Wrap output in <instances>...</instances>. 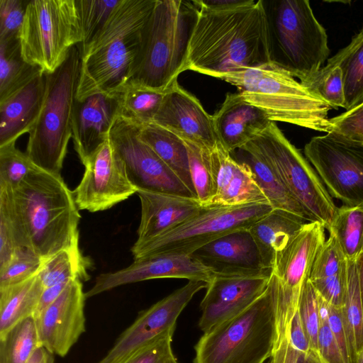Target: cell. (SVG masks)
Returning a JSON list of instances; mask_svg holds the SVG:
<instances>
[{
  "label": "cell",
  "mask_w": 363,
  "mask_h": 363,
  "mask_svg": "<svg viewBox=\"0 0 363 363\" xmlns=\"http://www.w3.org/2000/svg\"><path fill=\"white\" fill-rule=\"evenodd\" d=\"M12 194L29 248L44 261L79 245L81 216L60 174L36 167Z\"/></svg>",
  "instance_id": "obj_3"
},
{
  "label": "cell",
  "mask_w": 363,
  "mask_h": 363,
  "mask_svg": "<svg viewBox=\"0 0 363 363\" xmlns=\"http://www.w3.org/2000/svg\"><path fill=\"white\" fill-rule=\"evenodd\" d=\"M238 161L246 163L274 209L292 213L309 222L298 201L251 142L238 149Z\"/></svg>",
  "instance_id": "obj_29"
},
{
  "label": "cell",
  "mask_w": 363,
  "mask_h": 363,
  "mask_svg": "<svg viewBox=\"0 0 363 363\" xmlns=\"http://www.w3.org/2000/svg\"><path fill=\"white\" fill-rule=\"evenodd\" d=\"M292 213L273 209L248 229L259 252L263 269H273L277 254L281 251L306 223Z\"/></svg>",
  "instance_id": "obj_28"
},
{
  "label": "cell",
  "mask_w": 363,
  "mask_h": 363,
  "mask_svg": "<svg viewBox=\"0 0 363 363\" xmlns=\"http://www.w3.org/2000/svg\"><path fill=\"white\" fill-rule=\"evenodd\" d=\"M356 363H363V347L358 355L357 360Z\"/></svg>",
  "instance_id": "obj_56"
},
{
  "label": "cell",
  "mask_w": 363,
  "mask_h": 363,
  "mask_svg": "<svg viewBox=\"0 0 363 363\" xmlns=\"http://www.w3.org/2000/svg\"><path fill=\"white\" fill-rule=\"evenodd\" d=\"M24 248L30 249L15 208L12 190L0 188V269Z\"/></svg>",
  "instance_id": "obj_36"
},
{
  "label": "cell",
  "mask_w": 363,
  "mask_h": 363,
  "mask_svg": "<svg viewBox=\"0 0 363 363\" xmlns=\"http://www.w3.org/2000/svg\"><path fill=\"white\" fill-rule=\"evenodd\" d=\"M357 270L361 298L363 306V255L357 260Z\"/></svg>",
  "instance_id": "obj_55"
},
{
  "label": "cell",
  "mask_w": 363,
  "mask_h": 363,
  "mask_svg": "<svg viewBox=\"0 0 363 363\" xmlns=\"http://www.w3.org/2000/svg\"><path fill=\"white\" fill-rule=\"evenodd\" d=\"M332 131L363 143V103L356 108L330 118Z\"/></svg>",
  "instance_id": "obj_47"
},
{
  "label": "cell",
  "mask_w": 363,
  "mask_h": 363,
  "mask_svg": "<svg viewBox=\"0 0 363 363\" xmlns=\"http://www.w3.org/2000/svg\"><path fill=\"white\" fill-rule=\"evenodd\" d=\"M347 262V289L341 313L348 341L350 363H356L363 347V306L356 262Z\"/></svg>",
  "instance_id": "obj_34"
},
{
  "label": "cell",
  "mask_w": 363,
  "mask_h": 363,
  "mask_svg": "<svg viewBox=\"0 0 363 363\" xmlns=\"http://www.w3.org/2000/svg\"><path fill=\"white\" fill-rule=\"evenodd\" d=\"M220 79L235 86L245 101L262 110L272 122L325 133L332 131L328 113L333 108L272 62L238 67Z\"/></svg>",
  "instance_id": "obj_5"
},
{
  "label": "cell",
  "mask_w": 363,
  "mask_h": 363,
  "mask_svg": "<svg viewBox=\"0 0 363 363\" xmlns=\"http://www.w3.org/2000/svg\"><path fill=\"white\" fill-rule=\"evenodd\" d=\"M311 93L318 96L333 108H343L345 104L342 70L336 67L329 71L318 72L313 77L301 82Z\"/></svg>",
  "instance_id": "obj_43"
},
{
  "label": "cell",
  "mask_w": 363,
  "mask_h": 363,
  "mask_svg": "<svg viewBox=\"0 0 363 363\" xmlns=\"http://www.w3.org/2000/svg\"><path fill=\"white\" fill-rule=\"evenodd\" d=\"M82 281L72 279L35 318L40 345L53 354L65 357L86 330Z\"/></svg>",
  "instance_id": "obj_19"
},
{
  "label": "cell",
  "mask_w": 363,
  "mask_h": 363,
  "mask_svg": "<svg viewBox=\"0 0 363 363\" xmlns=\"http://www.w3.org/2000/svg\"><path fill=\"white\" fill-rule=\"evenodd\" d=\"M74 1L84 45L90 43L102 30L121 0Z\"/></svg>",
  "instance_id": "obj_41"
},
{
  "label": "cell",
  "mask_w": 363,
  "mask_h": 363,
  "mask_svg": "<svg viewBox=\"0 0 363 363\" xmlns=\"http://www.w3.org/2000/svg\"><path fill=\"white\" fill-rule=\"evenodd\" d=\"M325 228L318 222L306 223L275 257L272 274L278 302L298 304L302 286L325 242Z\"/></svg>",
  "instance_id": "obj_17"
},
{
  "label": "cell",
  "mask_w": 363,
  "mask_h": 363,
  "mask_svg": "<svg viewBox=\"0 0 363 363\" xmlns=\"http://www.w3.org/2000/svg\"><path fill=\"white\" fill-rule=\"evenodd\" d=\"M213 272L191 254H157L135 259L124 269L99 275L85 296L91 298L122 285L154 279L178 278L208 283Z\"/></svg>",
  "instance_id": "obj_18"
},
{
  "label": "cell",
  "mask_w": 363,
  "mask_h": 363,
  "mask_svg": "<svg viewBox=\"0 0 363 363\" xmlns=\"http://www.w3.org/2000/svg\"><path fill=\"white\" fill-rule=\"evenodd\" d=\"M318 299L320 309L325 315L328 326L340 348L345 359L347 363H350L348 341L342 318L341 308L329 304L318 294Z\"/></svg>",
  "instance_id": "obj_50"
},
{
  "label": "cell",
  "mask_w": 363,
  "mask_h": 363,
  "mask_svg": "<svg viewBox=\"0 0 363 363\" xmlns=\"http://www.w3.org/2000/svg\"><path fill=\"white\" fill-rule=\"evenodd\" d=\"M45 73L40 72L0 100V147L29 133L40 112L45 91Z\"/></svg>",
  "instance_id": "obj_25"
},
{
  "label": "cell",
  "mask_w": 363,
  "mask_h": 363,
  "mask_svg": "<svg viewBox=\"0 0 363 363\" xmlns=\"http://www.w3.org/2000/svg\"><path fill=\"white\" fill-rule=\"evenodd\" d=\"M140 126L118 112L108 134L113 149L123 163L128 178L138 191L196 198L154 150L140 139Z\"/></svg>",
  "instance_id": "obj_13"
},
{
  "label": "cell",
  "mask_w": 363,
  "mask_h": 363,
  "mask_svg": "<svg viewBox=\"0 0 363 363\" xmlns=\"http://www.w3.org/2000/svg\"><path fill=\"white\" fill-rule=\"evenodd\" d=\"M301 205L309 222L328 230L337 207L308 160L285 137L275 122L250 141Z\"/></svg>",
  "instance_id": "obj_10"
},
{
  "label": "cell",
  "mask_w": 363,
  "mask_h": 363,
  "mask_svg": "<svg viewBox=\"0 0 363 363\" xmlns=\"http://www.w3.org/2000/svg\"><path fill=\"white\" fill-rule=\"evenodd\" d=\"M169 89L162 91L125 86L118 95L119 113L141 126L152 123Z\"/></svg>",
  "instance_id": "obj_39"
},
{
  "label": "cell",
  "mask_w": 363,
  "mask_h": 363,
  "mask_svg": "<svg viewBox=\"0 0 363 363\" xmlns=\"http://www.w3.org/2000/svg\"><path fill=\"white\" fill-rule=\"evenodd\" d=\"M152 123L202 149L211 150L218 142L212 116L178 81L167 91Z\"/></svg>",
  "instance_id": "obj_20"
},
{
  "label": "cell",
  "mask_w": 363,
  "mask_h": 363,
  "mask_svg": "<svg viewBox=\"0 0 363 363\" xmlns=\"http://www.w3.org/2000/svg\"><path fill=\"white\" fill-rule=\"evenodd\" d=\"M268 33L270 62L300 82L313 77L328 60L324 27L307 0H262Z\"/></svg>",
  "instance_id": "obj_6"
},
{
  "label": "cell",
  "mask_w": 363,
  "mask_h": 363,
  "mask_svg": "<svg viewBox=\"0 0 363 363\" xmlns=\"http://www.w3.org/2000/svg\"><path fill=\"white\" fill-rule=\"evenodd\" d=\"M44 262L31 250H21L5 267L0 269V287L27 280L40 272Z\"/></svg>",
  "instance_id": "obj_44"
},
{
  "label": "cell",
  "mask_w": 363,
  "mask_h": 363,
  "mask_svg": "<svg viewBox=\"0 0 363 363\" xmlns=\"http://www.w3.org/2000/svg\"><path fill=\"white\" fill-rule=\"evenodd\" d=\"M43 290L39 272L22 282L0 287V335L34 316Z\"/></svg>",
  "instance_id": "obj_30"
},
{
  "label": "cell",
  "mask_w": 363,
  "mask_h": 363,
  "mask_svg": "<svg viewBox=\"0 0 363 363\" xmlns=\"http://www.w3.org/2000/svg\"><path fill=\"white\" fill-rule=\"evenodd\" d=\"M289 344L296 350L301 352H308L312 350L309 340L303 327L298 311L292 320L290 327Z\"/></svg>",
  "instance_id": "obj_52"
},
{
  "label": "cell",
  "mask_w": 363,
  "mask_h": 363,
  "mask_svg": "<svg viewBox=\"0 0 363 363\" xmlns=\"http://www.w3.org/2000/svg\"><path fill=\"white\" fill-rule=\"evenodd\" d=\"M27 363H55L53 354L43 346L38 347Z\"/></svg>",
  "instance_id": "obj_54"
},
{
  "label": "cell",
  "mask_w": 363,
  "mask_h": 363,
  "mask_svg": "<svg viewBox=\"0 0 363 363\" xmlns=\"http://www.w3.org/2000/svg\"><path fill=\"white\" fill-rule=\"evenodd\" d=\"M119 112L118 96L96 94L76 100L72 140L74 150L84 164L89 156L105 141Z\"/></svg>",
  "instance_id": "obj_22"
},
{
  "label": "cell",
  "mask_w": 363,
  "mask_h": 363,
  "mask_svg": "<svg viewBox=\"0 0 363 363\" xmlns=\"http://www.w3.org/2000/svg\"><path fill=\"white\" fill-rule=\"evenodd\" d=\"M216 193L208 206L269 203L250 167L232 157L218 141L209 150Z\"/></svg>",
  "instance_id": "obj_21"
},
{
  "label": "cell",
  "mask_w": 363,
  "mask_h": 363,
  "mask_svg": "<svg viewBox=\"0 0 363 363\" xmlns=\"http://www.w3.org/2000/svg\"><path fill=\"white\" fill-rule=\"evenodd\" d=\"M298 311L311 348L316 352L320 313L318 294L308 279L302 286Z\"/></svg>",
  "instance_id": "obj_45"
},
{
  "label": "cell",
  "mask_w": 363,
  "mask_h": 363,
  "mask_svg": "<svg viewBox=\"0 0 363 363\" xmlns=\"http://www.w3.org/2000/svg\"><path fill=\"white\" fill-rule=\"evenodd\" d=\"M208 283L189 280L186 284L141 311L135 320L118 337L108 353L98 363H123L144 347L173 336L182 311Z\"/></svg>",
  "instance_id": "obj_14"
},
{
  "label": "cell",
  "mask_w": 363,
  "mask_h": 363,
  "mask_svg": "<svg viewBox=\"0 0 363 363\" xmlns=\"http://www.w3.org/2000/svg\"><path fill=\"white\" fill-rule=\"evenodd\" d=\"M28 1L0 0V40L19 38Z\"/></svg>",
  "instance_id": "obj_46"
},
{
  "label": "cell",
  "mask_w": 363,
  "mask_h": 363,
  "mask_svg": "<svg viewBox=\"0 0 363 363\" xmlns=\"http://www.w3.org/2000/svg\"><path fill=\"white\" fill-rule=\"evenodd\" d=\"M274 208L269 203L206 206L177 227L149 240L135 242L134 259L161 253L191 255L232 232L249 229Z\"/></svg>",
  "instance_id": "obj_11"
},
{
  "label": "cell",
  "mask_w": 363,
  "mask_h": 363,
  "mask_svg": "<svg viewBox=\"0 0 363 363\" xmlns=\"http://www.w3.org/2000/svg\"><path fill=\"white\" fill-rule=\"evenodd\" d=\"M212 118L218 141L230 153L254 140L272 122L240 93L227 94Z\"/></svg>",
  "instance_id": "obj_24"
},
{
  "label": "cell",
  "mask_w": 363,
  "mask_h": 363,
  "mask_svg": "<svg viewBox=\"0 0 363 363\" xmlns=\"http://www.w3.org/2000/svg\"><path fill=\"white\" fill-rule=\"evenodd\" d=\"M83 165V177L73 192L79 210L104 211L138 191L109 140L101 144Z\"/></svg>",
  "instance_id": "obj_16"
},
{
  "label": "cell",
  "mask_w": 363,
  "mask_h": 363,
  "mask_svg": "<svg viewBox=\"0 0 363 363\" xmlns=\"http://www.w3.org/2000/svg\"><path fill=\"white\" fill-rule=\"evenodd\" d=\"M36 167L16 143L0 147V188L14 190Z\"/></svg>",
  "instance_id": "obj_42"
},
{
  "label": "cell",
  "mask_w": 363,
  "mask_h": 363,
  "mask_svg": "<svg viewBox=\"0 0 363 363\" xmlns=\"http://www.w3.org/2000/svg\"><path fill=\"white\" fill-rule=\"evenodd\" d=\"M197 12L193 1L156 0L126 86L164 91L177 82Z\"/></svg>",
  "instance_id": "obj_4"
},
{
  "label": "cell",
  "mask_w": 363,
  "mask_h": 363,
  "mask_svg": "<svg viewBox=\"0 0 363 363\" xmlns=\"http://www.w3.org/2000/svg\"><path fill=\"white\" fill-rule=\"evenodd\" d=\"M81 55V44L74 45L55 72L45 73L43 106L29 132L26 154L35 166L55 174H60L72 137Z\"/></svg>",
  "instance_id": "obj_7"
},
{
  "label": "cell",
  "mask_w": 363,
  "mask_h": 363,
  "mask_svg": "<svg viewBox=\"0 0 363 363\" xmlns=\"http://www.w3.org/2000/svg\"><path fill=\"white\" fill-rule=\"evenodd\" d=\"M156 0H121L102 30L82 45L76 100L96 94L118 96L126 86L144 27Z\"/></svg>",
  "instance_id": "obj_2"
},
{
  "label": "cell",
  "mask_w": 363,
  "mask_h": 363,
  "mask_svg": "<svg viewBox=\"0 0 363 363\" xmlns=\"http://www.w3.org/2000/svg\"><path fill=\"white\" fill-rule=\"evenodd\" d=\"M139 136L196 198L189 170L188 151L184 140L152 122L140 126Z\"/></svg>",
  "instance_id": "obj_31"
},
{
  "label": "cell",
  "mask_w": 363,
  "mask_h": 363,
  "mask_svg": "<svg viewBox=\"0 0 363 363\" xmlns=\"http://www.w3.org/2000/svg\"><path fill=\"white\" fill-rule=\"evenodd\" d=\"M272 269L214 271L201 302L199 321L204 333L239 314L268 288Z\"/></svg>",
  "instance_id": "obj_15"
},
{
  "label": "cell",
  "mask_w": 363,
  "mask_h": 363,
  "mask_svg": "<svg viewBox=\"0 0 363 363\" xmlns=\"http://www.w3.org/2000/svg\"><path fill=\"white\" fill-rule=\"evenodd\" d=\"M331 197L348 206H363V143L331 131L304 146Z\"/></svg>",
  "instance_id": "obj_12"
},
{
  "label": "cell",
  "mask_w": 363,
  "mask_h": 363,
  "mask_svg": "<svg viewBox=\"0 0 363 363\" xmlns=\"http://www.w3.org/2000/svg\"><path fill=\"white\" fill-rule=\"evenodd\" d=\"M276 325L272 287L234 317L204 333L194 363H264L274 350Z\"/></svg>",
  "instance_id": "obj_8"
},
{
  "label": "cell",
  "mask_w": 363,
  "mask_h": 363,
  "mask_svg": "<svg viewBox=\"0 0 363 363\" xmlns=\"http://www.w3.org/2000/svg\"><path fill=\"white\" fill-rule=\"evenodd\" d=\"M191 255L214 271L264 269L257 245L248 229L222 236Z\"/></svg>",
  "instance_id": "obj_26"
},
{
  "label": "cell",
  "mask_w": 363,
  "mask_h": 363,
  "mask_svg": "<svg viewBox=\"0 0 363 363\" xmlns=\"http://www.w3.org/2000/svg\"><path fill=\"white\" fill-rule=\"evenodd\" d=\"M184 141L188 151L189 170L196 199L203 206H208L216 193V177L209 157V150Z\"/></svg>",
  "instance_id": "obj_40"
},
{
  "label": "cell",
  "mask_w": 363,
  "mask_h": 363,
  "mask_svg": "<svg viewBox=\"0 0 363 363\" xmlns=\"http://www.w3.org/2000/svg\"><path fill=\"white\" fill-rule=\"evenodd\" d=\"M267 363H323L317 352L311 350L304 352L296 350L290 344L279 355L271 358Z\"/></svg>",
  "instance_id": "obj_51"
},
{
  "label": "cell",
  "mask_w": 363,
  "mask_h": 363,
  "mask_svg": "<svg viewBox=\"0 0 363 363\" xmlns=\"http://www.w3.org/2000/svg\"><path fill=\"white\" fill-rule=\"evenodd\" d=\"M40 346L36 320L28 317L0 335V363H27Z\"/></svg>",
  "instance_id": "obj_37"
},
{
  "label": "cell",
  "mask_w": 363,
  "mask_h": 363,
  "mask_svg": "<svg viewBox=\"0 0 363 363\" xmlns=\"http://www.w3.org/2000/svg\"><path fill=\"white\" fill-rule=\"evenodd\" d=\"M89 262L82 255L79 245L65 249L45 260L39 275L44 289L74 279H88Z\"/></svg>",
  "instance_id": "obj_38"
},
{
  "label": "cell",
  "mask_w": 363,
  "mask_h": 363,
  "mask_svg": "<svg viewBox=\"0 0 363 363\" xmlns=\"http://www.w3.org/2000/svg\"><path fill=\"white\" fill-rule=\"evenodd\" d=\"M19 38L26 62L45 73L55 72L82 43L75 1H28Z\"/></svg>",
  "instance_id": "obj_9"
},
{
  "label": "cell",
  "mask_w": 363,
  "mask_h": 363,
  "mask_svg": "<svg viewBox=\"0 0 363 363\" xmlns=\"http://www.w3.org/2000/svg\"><path fill=\"white\" fill-rule=\"evenodd\" d=\"M71 281L62 282L43 290L38 308L33 316L35 319L37 318L61 294Z\"/></svg>",
  "instance_id": "obj_53"
},
{
  "label": "cell",
  "mask_w": 363,
  "mask_h": 363,
  "mask_svg": "<svg viewBox=\"0 0 363 363\" xmlns=\"http://www.w3.org/2000/svg\"><path fill=\"white\" fill-rule=\"evenodd\" d=\"M168 363H179V362H177V360L176 359H174V360H172V361H171V362H169Z\"/></svg>",
  "instance_id": "obj_57"
},
{
  "label": "cell",
  "mask_w": 363,
  "mask_h": 363,
  "mask_svg": "<svg viewBox=\"0 0 363 363\" xmlns=\"http://www.w3.org/2000/svg\"><path fill=\"white\" fill-rule=\"evenodd\" d=\"M308 280L327 303L341 308L347 289L348 262L333 235L320 250Z\"/></svg>",
  "instance_id": "obj_27"
},
{
  "label": "cell",
  "mask_w": 363,
  "mask_h": 363,
  "mask_svg": "<svg viewBox=\"0 0 363 363\" xmlns=\"http://www.w3.org/2000/svg\"><path fill=\"white\" fill-rule=\"evenodd\" d=\"M320 324L316 345L318 357L323 363H347L328 326L325 315L320 309Z\"/></svg>",
  "instance_id": "obj_48"
},
{
  "label": "cell",
  "mask_w": 363,
  "mask_h": 363,
  "mask_svg": "<svg viewBox=\"0 0 363 363\" xmlns=\"http://www.w3.org/2000/svg\"><path fill=\"white\" fill-rule=\"evenodd\" d=\"M328 230L337 241L347 261L357 262L363 255V206L337 207Z\"/></svg>",
  "instance_id": "obj_35"
},
{
  "label": "cell",
  "mask_w": 363,
  "mask_h": 363,
  "mask_svg": "<svg viewBox=\"0 0 363 363\" xmlns=\"http://www.w3.org/2000/svg\"><path fill=\"white\" fill-rule=\"evenodd\" d=\"M141 216L135 242L157 237L199 214L206 206L196 198L147 191L137 192Z\"/></svg>",
  "instance_id": "obj_23"
},
{
  "label": "cell",
  "mask_w": 363,
  "mask_h": 363,
  "mask_svg": "<svg viewBox=\"0 0 363 363\" xmlns=\"http://www.w3.org/2000/svg\"><path fill=\"white\" fill-rule=\"evenodd\" d=\"M172 336L161 339L139 350L123 363H168L176 359Z\"/></svg>",
  "instance_id": "obj_49"
},
{
  "label": "cell",
  "mask_w": 363,
  "mask_h": 363,
  "mask_svg": "<svg viewBox=\"0 0 363 363\" xmlns=\"http://www.w3.org/2000/svg\"><path fill=\"white\" fill-rule=\"evenodd\" d=\"M336 67L343 77L346 111L363 103V28L350 43L327 60L318 72H325Z\"/></svg>",
  "instance_id": "obj_32"
},
{
  "label": "cell",
  "mask_w": 363,
  "mask_h": 363,
  "mask_svg": "<svg viewBox=\"0 0 363 363\" xmlns=\"http://www.w3.org/2000/svg\"><path fill=\"white\" fill-rule=\"evenodd\" d=\"M197 8L183 72L220 79L238 67L270 62L262 0L223 9Z\"/></svg>",
  "instance_id": "obj_1"
},
{
  "label": "cell",
  "mask_w": 363,
  "mask_h": 363,
  "mask_svg": "<svg viewBox=\"0 0 363 363\" xmlns=\"http://www.w3.org/2000/svg\"><path fill=\"white\" fill-rule=\"evenodd\" d=\"M42 71L24 60L19 38L0 40V100Z\"/></svg>",
  "instance_id": "obj_33"
}]
</instances>
